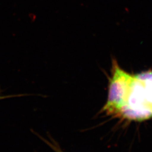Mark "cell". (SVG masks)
Listing matches in <instances>:
<instances>
[{"instance_id":"1","label":"cell","mask_w":152,"mask_h":152,"mask_svg":"<svg viewBox=\"0 0 152 152\" xmlns=\"http://www.w3.org/2000/svg\"><path fill=\"white\" fill-rule=\"evenodd\" d=\"M120 117L142 121L152 117V71L133 75L126 102Z\"/></svg>"},{"instance_id":"2","label":"cell","mask_w":152,"mask_h":152,"mask_svg":"<svg viewBox=\"0 0 152 152\" xmlns=\"http://www.w3.org/2000/svg\"><path fill=\"white\" fill-rule=\"evenodd\" d=\"M133 75L122 69L116 60H113L108 97L102 112L108 115H119L126 103Z\"/></svg>"},{"instance_id":"3","label":"cell","mask_w":152,"mask_h":152,"mask_svg":"<svg viewBox=\"0 0 152 152\" xmlns=\"http://www.w3.org/2000/svg\"><path fill=\"white\" fill-rule=\"evenodd\" d=\"M15 96V95H12V96H11V95H9V96L2 95L1 94V91H0V100L5 99H6V98H11V96Z\"/></svg>"}]
</instances>
